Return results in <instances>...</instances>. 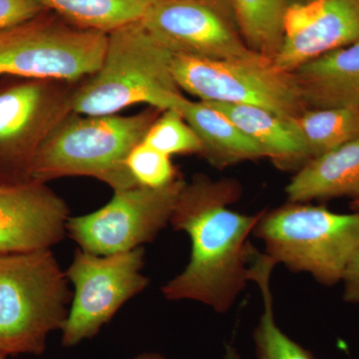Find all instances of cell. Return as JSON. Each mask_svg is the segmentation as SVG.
Here are the masks:
<instances>
[{"instance_id": "cell-10", "label": "cell", "mask_w": 359, "mask_h": 359, "mask_svg": "<svg viewBox=\"0 0 359 359\" xmlns=\"http://www.w3.org/2000/svg\"><path fill=\"white\" fill-rule=\"evenodd\" d=\"M185 183L181 177L163 188L135 186L114 191L112 199L97 211L70 216L67 236L80 250L98 256L143 247L170 224Z\"/></svg>"}, {"instance_id": "cell-17", "label": "cell", "mask_w": 359, "mask_h": 359, "mask_svg": "<svg viewBox=\"0 0 359 359\" xmlns=\"http://www.w3.org/2000/svg\"><path fill=\"white\" fill-rule=\"evenodd\" d=\"M223 113L241 131L257 144L264 157L278 169L299 170L309 161L301 133L294 119L243 104L207 102Z\"/></svg>"}, {"instance_id": "cell-28", "label": "cell", "mask_w": 359, "mask_h": 359, "mask_svg": "<svg viewBox=\"0 0 359 359\" xmlns=\"http://www.w3.org/2000/svg\"><path fill=\"white\" fill-rule=\"evenodd\" d=\"M287 6H292V4H302V2L309 1V0H285Z\"/></svg>"}, {"instance_id": "cell-19", "label": "cell", "mask_w": 359, "mask_h": 359, "mask_svg": "<svg viewBox=\"0 0 359 359\" xmlns=\"http://www.w3.org/2000/svg\"><path fill=\"white\" fill-rule=\"evenodd\" d=\"M276 266L268 255L257 252L250 264V280L257 283L264 304L263 313L254 332L257 359H316L276 325L271 290V276Z\"/></svg>"}, {"instance_id": "cell-3", "label": "cell", "mask_w": 359, "mask_h": 359, "mask_svg": "<svg viewBox=\"0 0 359 359\" xmlns=\"http://www.w3.org/2000/svg\"><path fill=\"white\" fill-rule=\"evenodd\" d=\"M161 112L148 106L128 116L71 113L39 149L30 179L48 183L66 177H90L113 191L138 186L126 166L127 157Z\"/></svg>"}, {"instance_id": "cell-16", "label": "cell", "mask_w": 359, "mask_h": 359, "mask_svg": "<svg viewBox=\"0 0 359 359\" xmlns=\"http://www.w3.org/2000/svg\"><path fill=\"white\" fill-rule=\"evenodd\" d=\"M173 109L181 113L197 135L202 146L200 156L216 169L266 158L255 142L210 104L183 96Z\"/></svg>"}, {"instance_id": "cell-23", "label": "cell", "mask_w": 359, "mask_h": 359, "mask_svg": "<svg viewBox=\"0 0 359 359\" xmlns=\"http://www.w3.org/2000/svg\"><path fill=\"white\" fill-rule=\"evenodd\" d=\"M126 166L135 183L145 188H163L182 177L170 156L144 141L130 152Z\"/></svg>"}, {"instance_id": "cell-15", "label": "cell", "mask_w": 359, "mask_h": 359, "mask_svg": "<svg viewBox=\"0 0 359 359\" xmlns=\"http://www.w3.org/2000/svg\"><path fill=\"white\" fill-rule=\"evenodd\" d=\"M292 203L359 200V138L302 165L285 188Z\"/></svg>"}, {"instance_id": "cell-14", "label": "cell", "mask_w": 359, "mask_h": 359, "mask_svg": "<svg viewBox=\"0 0 359 359\" xmlns=\"http://www.w3.org/2000/svg\"><path fill=\"white\" fill-rule=\"evenodd\" d=\"M294 74L309 109H359V42L309 61Z\"/></svg>"}, {"instance_id": "cell-4", "label": "cell", "mask_w": 359, "mask_h": 359, "mask_svg": "<svg viewBox=\"0 0 359 359\" xmlns=\"http://www.w3.org/2000/svg\"><path fill=\"white\" fill-rule=\"evenodd\" d=\"M68 283L51 249L0 255V353H44L67 320Z\"/></svg>"}, {"instance_id": "cell-25", "label": "cell", "mask_w": 359, "mask_h": 359, "mask_svg": "<svg viewBox=\"0 0 359 359\" xmlns=\"http://www.w3.org/2000/svg\"><path fill=\"white\" fill-rule=\"evenodd\" d=\"M342 297L347 304H359V249L347 266L342 278Z\"/></svg>"}, {"instance_id": "cell-12", "label": "cell", "mask_w": 359, "mask_h": 359, "mask_svg": "<svg viewBox=\"0 0 359 359\" xmlns=\"http://www.w3.org/2000/svg\"><path fill=\"white\" fill-rule=\"evenodd\" d=\"M69 208L36 180L0 181V255L49 250L67 235Z\"/></svg>"}, {"instance_id": "cell-30", "label": "cell", "mask_w": 359, "mask_h": 359, "mask_svg": "<svg viewBox=\"0 0 359 359\" xmlns=\"http://www.w3.org/2000/svg\"><path fill=\"white\" fill-rule=\"evenodd\" d=\"M0 359H6V356L4 355V354L0 353Z\"/></svg>"}, {"instance_id": "cell-26", "label": "cell", "mask_w": 359, "mask_h": 359, "mask_svg": "<svg viewBox=\"0 0 359 359\" xmlns=\"http://www.w3.org/2000/svg\"><path fill=\"white\" fill-rule=\"evenodd\" d=\"M224 359H242V358H241L237 348L229 344L224 349Z\"/></svg>"}, {"instance_id": "cell-20", "label": "cell", "mask_w": 359, "mask_h": 359, "mask_svg": "<svg viewBox=\"0 0 359 359\" xmlns=\"http://www.w3.org/2000/svg\"><path fill=\"white\" fill-rule=\"evenodd\" d=\"M250 50L275 60L283 39L285 0H228Z\"/></svg>"}, {"instance_id": "cell-1", "label": "cell", "mask_w": 359, "mask_h": 359, "mask_svg": "<svg viewBox=\"0 0 359 359\" xmlns=\"http://www.w3.org/2000/svg\"><path fill=\"white\" fill-rule=\"evenodd\" d=\"M242 193L235 179L212 180L197 174L186 182L170 224L190 238V259L163 285L168 301L201 302L226 313L247 287L256 252L249 238L264 210L248 215L231 209Z\"/></svg>"}, {"instance_id": "cell-29", "label": "cell", "mask_w": 359, "mask_h": 359, "mask_svg": "<svg viewBox=\"0 0 359 359\" xmlns=\"http://www.w3.org/2000/svg\"><path fill=\"white\" fill-rule=\"evenodd\" d=\"M351 207L354 211H359V200L351 201Z\"/></svg>"}, {"instance_id": "cell-13", "label": "cell", "mask_w": 359, "mask_h": 359, "mask_svg": "<svg viewBox=\"0 0 359 359\" xmlns=\"http://www.w3.org/2000/svg\"><path fill=\"white\" fill-rule=\"evenodd\" d=\"M359 42V0H309L287 6L283 39L273 60L294 72L328 52Z\"/></svg>"}, {"instance_id": "cell-22", "label": "cell", "mask_w": 359, "mask_h": 359, "mask_svg": "<svg viewBox=\"0 0 359 359\" xmlns=\"http://www.w3.org/2000/svg\"><path fill=\"white\" fill-rule=\"evenodd\" d=\"M144 142L170 157L200 155L202 146L197 135L178 111H162L148 130Z\"/></svg>"}, {"instance_id": "cell-5", "label": "cell", "mask_w": 359, "mask_h": 359, "mask_svg": "<svg viewBox=\"0 0 359 359\" xmlns=\"http://www.w3.org/2000/svg\"><path fill=\"white\" fill-rule=\"evenodd\" d=\"M252 235L276 264L332 287L342 282L359 249V211L340 214L323 205L289 202L264 210Z\"/></svg>"}, {"instance_id": "cell-27", "label": "cell", "mask_w": 359, "mask_h": 359, "mask_svg": "<svg viewBox=\"0 0 359 359\" xmlns=\"http://www.w3.org/2000/svg\"><path fill=\"white\" fill-rule=\"evenodd\" d=\"M131 359H167L162 354L158 353H142Z\"/></svg>"}, {"instance_id": "cell-9", "label": "cell", "mask_w": 359, "mask_h": 359, "mask_svg": "<svg viewBox=\"0 0 359 359\" xmlns=\"http://www.w3.org/2000/svg\"><path fill=\"white\" fill-rule=\"evenodd\" d=\"M143 247L98 256L78 249L65 273L74 287L61 344L76 346L93 339L120 309L148 287Z\"/></svg>"}, {"instance_id": "cell-7", "label": "cell", "mask_w": 359, "mask_h": 359, "mask_svg": "<svg viewBox=\"0 0 359 359\" xmlns=\"http://www.w3.org/2000/svg\"><path fill=\"white\" fill-rule=\"evenodd\" d=\"M173 74L181 91L204 102L256 106L285 119L309 109L294 72L259 54L229 60L174 55Z\"/></svg>"}, {"instance_id": "cell-8", "label": "cell", "mask_w": 359, "mask_h": 359, "mask_svg": "<svg viewBox=\"0 0 359 359\" xmlns=\"http://www.w3.org/2000/svg\"><path fill=\"white\" fill-rule=\"evenodd\" d=\"M77 82L0 77V181L30 179L46 139L73 112Z\"/></svg>"}, {"instance_id": "cell-11", "label": "cell", "mask_w": 359, "mask_h": 359, "mask_svg": "<svg viewBox=\"0 0 359 359\" xmlns=\"http://www.w3.org/2000/svg\"><path fill=\"white\" fill-rule=\"evenodd\" d=\"M173 55L229 60L256 55L228 0H155L140 20Z\"/></svg>"}, {"instance_id": "cell-21", "label": "cell", "mask_w": 359, "mask_h": 359, "mask_svg": "<svg viewBox=\"0 0 359 359\" xmlns=\"http://www.w3.org/2000/svg\"><path fill=\"white\" fill-rule=\"evenodd\" d=\"M309 160L359 138V109H308L294 119Z\"/></svg>"}, {"instance_id": "cell-6", "label": "cell", "mask_w": 359, "mask_h": 359, "mask_svg": "<svg viewBox=\"0 0 359 359\" xmlns=\"http://www.w3.org/2000/svg\"><path fill=\"white\" fill-rule=\"evenodd\" d=\"M108 34L83 29L46 11L0 30V77L79 82L102 62Z\"/></svg>"}, {"instance_id": "cell-2", "label": "cell", "mask_w": 359, "mask_h": 359, "mask_svg": "<svg viewBox=\"0 0 359 359\" xmlns=\"http://www.w3.org/2000/svg\"><path fill=\"white\" fill-rule=\"evenodd\" d=\"M173 56L141 21L113 30L100 67L75 86L73 112L113 115L138 104L173 109L184 96L175 80Z\"/></svg>"}, {"instance_id": "cell-24", "label": "cell", "mask_w": 359, "mask_h": 359, "mask_svg": "<svg viewBox=\"0 0 359 359\" xmlns=\"http://www.w3.org/2000/svg\"><path fill=\"white\" fill-rule=\"evenodd\" d=\"M46 11L37 0H0V30L21 25Z\"/></svg>"}, {"instance_id": "cell-18", "label": "cell", "mask_w": 359, "mask_h": 359, "mask_svg": "<svg viewBox=\"0 0 359 359\" xmlns=\"http://www.w3.org/2000/svg\"><path fill=\"white\" fill-rule=\"evenodd\" d=\"M47 11L83 29L106 33L140 21L155 0H37Z\"/></svg>"}]
</instances>
